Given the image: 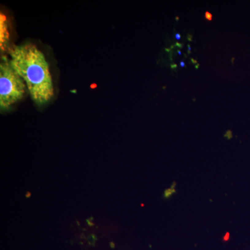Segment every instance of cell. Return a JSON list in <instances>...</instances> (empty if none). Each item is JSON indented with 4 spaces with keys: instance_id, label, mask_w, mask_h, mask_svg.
Returning <instances> with one entry per match:
<instances>
[{
    "instance_id": "cell-5",
    "label": "cell",
    "mask_w": 250,
    "mask_h": 250,
    "mask_svg": "<svg viewBox=\"0 0 250 250\" xmlns=\"http://www.w3.org/2000/svg\"><path fill=\"white\" fill-rule=\"evenodd\" d=\"M175 47H179V48H182V47H183V44H181V43H176L175 44Z\"/></svg>"
},
{
    "instance_id": "cell-8",
    "label": "cell",
    "mask_w": 250,
    "mask_h": 250,
    "mask_svg": "<svg viewBox=\"0 0 250 250\" xmlns=\"http://www.w3.org/2000/svg\"><path fill=\"white\" fill-rule=\"evenodd\" d=\"M170 67H171V68H172V70H175V69H177V65H176V64H171V65H170Z\"/></svg>"
},
{
    "instance_id": "cell-14",
    "label": "cell",
    "mask_w": 250,
    "mask_h": 250,
    "mask_svg": "<svg viewBox=\"0 0 250 250\" xmlns=\"http://www.w3.org/2000/svg\"><path fill=\"white\" fill-rule=\"evenodd\" d=\"M165 51H167V52H170H170H170V49H167V48H165Z\"/></svg>"
},
{
    "instance_id": "cell-16",
    "label": "cell",
    "mask_w": 250,
    "mask_h": 250,
    "mask_svg": "<svg viewBox=\"0 0 250 250\" xmlns=\"http://www.w3.org/2000/svg\"><path fill=\"white\" fill-rule=\"evenodd\" d=\"M233 60H234V59L233 58V59H232V61H231V62H232V63H233Z\"/></svg>"
},
{
    "instance_id": "cell-3",
    "label": "cell",
    "mask_w": 250,
    "mask_h": 250,
    "mask_svg": "<svg viewBox=\"0 0 250 250\" xmlns=\"http://www.w3.org/2000/svg\"><path fill=\"white\" fill-rule=\"evenodd\" d=\"M8 29V23L5 15H0V47L2 51H4L7 47V43L9 39V32Z\"/></svg>"
},
{
    "instance_id": "cell-7",
    "label": "cell",
    "mask_w": 250,
    "mask_h": 250,
    "mask_svg": "<svg viewBox=\"0 0 250 250\" xmlns=\"http://www.w3.org/2000/svg\"><path fill=\"white\" fill-rule=\"evenodd\" d=\"M175 38L177 39V40H179L180 39H181V35L179 33H176L175 34Z\"/></svg>"
},
{
    "instance_id": "cell-10",
    "label": "cell",
    "mask_w": 250,
    "mask_h": 250,
    "mask_svg": "<svg viewBox=\"0 0 250 250\" xmlns=\"http://www.w3.org/2000/svg\"><path fill=\"white\" fill-rule=\"evenodd\" d=\"M191 62H192V63H193V64H195V65H196V64L197 63V60H194L193 59H191Z\"/></svg>"
},
{
    "instance_id": "cell-15",
    "label": "cell",
    "mask_w": 250,
    "mask_h": 250,
    "mask_svg": "<svg viewBox=\"0 0 250 250\" xmlns=\"http://www.w3.org/2000/svg\"><path fill=\"white\" fill-rule=\"evenodd\" d=\"M175 19H176V20L178 21V20H179V17H175Z\"/></svg>"
},
{
    "instance_id": "cell-12",
    "label": "cell",
    "mask_w": 250,
    "mask_h": 250,
    "mask_svg": "<svg viewBox=\"0 0 250 250\" xmlns=\"http://www.w3.org/2000/svg\"><path fill=\"white\" fill-rule=\"evenodd\" d=\"M199 67V63H197V64L195 65V68H196V69H198Z\"/></svg>"
},
{
    "instance_id": "cell-6",
    "label": "cell",
    "mask_w": 250,
    "mask_h": 250,
    "mask_svg": "<svg viewBox=\"0 0 250 250\" xmlns=\"http://www.w3.org/2000/svg\"><path fill=\"white\" fill-rule=\"evenodd\" d=\"M187 40L190 42L193 40V36H192L191 34H188V35H187Z\"/></svg>"
},
{
    "instance_id": "cell-9",
    "label": "cell",
    "mask_w": 250,
    "mask_h": 250,
    "mask_svg": "<svg viewBox=\"0 0 250 250\" xmlns=\"http://www.w3.org/2000/svg\"><path fill=\"white\" fill-rule=\"evenodd\" d=\"M188 53L190 54V52H191V47L190 44H188Z\"/></svg>"
},
{
    "instance_id": "cell-13",
    "label": "cell",
    "mask_w": 250,
    "mask_h": 250,
    "mask_svg": "<svg viewBox=\"0 0 250 250\" xmlns=\"http://www.w3.org/2000/svg\"><path fill=\"white\" fill-rule=\"evenodd\" d=\"M177 53H178V54H179V55H181V52L180 50L177 49Z\"/></svg>"
},
{
    "instance_id": "cell-2",
    "label": "cell",
    "mask_w": 250,
    "mask_h": 250,
    "mask_svg": "<svg viewBox=\"0 0 250 250\" xmlns=\"http://www.w3.org/2000/svg\"><path fill=\"white\" fill-rule=\"evenodd\" d=\"M27 86L18 75L9 60L4 58L0 64V109L9 108L22 98L27 91Z\"/></svg>"
},
{
    "instance_id": "cell-4",
    "label": "cell",
    "mask_w": 250,
    "mask_h": 250,
    "mask_svg": "<svg viewBox=\"0 0 250 250\" xmlns=\"http://www.w3.org/2000/svg\"><path fill=\"white\" fill-rule=\"evenodd\" d=\"M205 18H206L207 20L211 21L213 19V15L210 13L206 11V13H205Z\"/></svg>"
},
{
    "instance_id": "cell-11",
    "label": "cell",
    "mask_w": 250,
    "mask_h": 250,
    "mask_svg": "<svg viewBox=\"0 0 250 250\" xmlns=\"http://www.w3.org/2000/svg\"><path fill=\"white\" fill-rule=\"evenodd\" d=\"M180 65H181V67H185V63H184V62L181 61L180 62Z\"/></svg>"
},
{
    "instance_id": "cell-1",
    "label": "cell",
    "mask_w": 250,
    "mask_h": 250,
    "mask_svg": "<svg viewBox=\"0 0 250 250\" xmlns=\"http://www.w3.org/2000/svg\"><path fill=\"white\" fill-rule=\"evenodd\" d=\"M9 55L10 64L25 82L33 101L40 106L47 103L54 96V86L44 54L28 43L11 47Z\"/></svg>"
}]
</instances>
